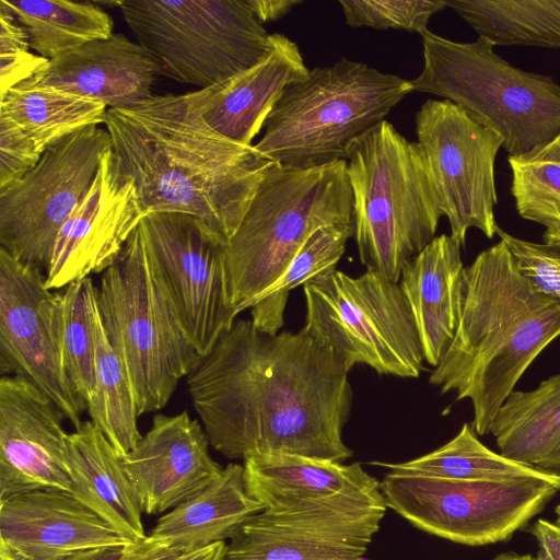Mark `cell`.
Segmentation results:
<instances>
[{"instance_id":"cell-1","label":"cell","mask_w":560,"mask_h":560,"mask_svg":"<svg viewBox=\"0 0 560 560\" xmlns=\"http://www.w3.org/2000/svg\"><path fill=\"white\" fill-rule=\"evenodd\" d=\"M345 362L305 328L267 335L237 319L187 375L210 445L230 459L342 463L352 390Z\"/></svg>"},{"instance_id":"cell-2","label":"cell","mask_w":560,"mask_h":560,"mask_svg":"<svg viewBox=\"0 0 560 560\" xmlns=\"http://www.w3.org/2000/svg\"><path fill=\"white\" fill-rule=\"evenodd\" d=\"M202 103L201 89L153 95L133 108H108L105 126L144 215H194L228 244L275 162L212 130Z\"/></svg>"},{"instance_id":"cell-3","label":"cell","mask_w":560,"mask_h":560,"mask_svg":"<svg viewBox=\"0 0 560 560\" xmlns=\"http://www.w3.org/2000/svg\"><path fill=\"white\" fill-rule=\"evenodd\" d=\"M560 337V303L521 275L504 241L464 268L458 326L430 374L441 393L469 399L471 428L489 434L499 409L538 357Z\"/></svg>"},{"instance_id":"cell-4","label":"cell","mask_w":560,"mask_h":560,"mask_svg":"<svg viewBox=\"0 0 560 560\" xmlns=\"http://www.w3.org/2000/svg\"><path fill=\"white\" fill-rule=\"evenodd\" d=\"M347 165L268 168L225 246L230 302L238 314L270 289L316 230L352 224Z\"/></svg>"},{"instance_id":"cell-5","label":"cell","mask_w":560,"mask_h":560,"mask_svg":"<svg viewBox=\"0 0 560 560\" xmlns=\"http://www.w3.org/2000/svg\"><path fill=\"white\" fill-rule=\"evenodd\" d=\"M413 91L411 81L341 58L288 85L256 151L277 164L314 167L348 160L355 143Z\"/></svg>"},{"instance_id":"cell-6","label":"cell","mask_w":560,"mask_h":560,"mask_svg":"<svg viewBox=\"0 0 560 560\" xmlns=\"http://www.w3.org/2000/svg\"><path fill=\"white\" fill-rule=\"evenodd\" d=\"M361 262L398 282L404 265L434 238L443 215L419 144L383 120L347 160Z\"/></svg>"},{"instance_id":"cell-7","label":"cell","mask_w":560,"mask_h":560,"mask_svg":"<svg viewBox=\"0 0 560 560\" xmlns=\"http://www.w3.org/2000/svg\"><path fill=\"white\" fill-rule=\"evenodd\" d=\"M106 337L129 377L138 415L163 408L201 355L184 332L141 225L96 287Z\"/></svg>"},{"instance_id":"cell-8","label":"cell","mask_w":560,"mask_h":560,"mask_svg":"<svg viewBox=\"0 0 560 560\" xmlns=\"http://www.w3.org/2000/svg\"><path fill=\"white\" fill-rule=\"evenodd\" d=\"M424 65L413 91L442 96L499 135L509 155L560 133V85L549 75L512 66L483 37L459 43L429 30Z\"/></svg>"},{"instance_id":"cell-9","label":"cell","mask_w":560,"mask_h":560,"mask_svg":"<svg viewBox=\"0 0 560 560\" xmlns=\"http://www.w3.org/2000/svg\"><path fill=\"white\" fill-rule=\"evenodd\" d=\"M117 4L159 73L200 89L245 71L271 47V34L246 0H122Z\"/></svg>"},{"instance_id":"cell-10","label":"cell","mask_w":560,"mask_h":560,"mask_svg":"<svg viewBox=\"0 0 560 560\" xmlns=\"http://www.w3.org/2000/svg\"><path fill=\"white\" fill-rule=\"evenodd\" d=\"M304 328L351 370L419 377L425 362L415 318L398 282L374 270L326 272L303 285Z\"/></svg>"},{"instance_id":"cell-11","label":"cell","mask_w":560,"mask_h":560,"mask_svg":"<svg viewBox=\"0 0 560 560\" xmlns=\"http://www.w3.org/2000/svg\"><path fill=\"white\" fill-rule=\"evenodd\" d=\"M380 489L386 506L415 527L470 547L510 540L560 492L539 479L459 480L394 471Z\"/></svg>"},{"instance_id":"cell-12","label":"cell","mask_w":560,"mask_h":560,"mask_svg":"<svg viewBox=\"0 0 560 560\" xmlns=\"http://www.w3.org/2000/svg\"><path fill=\"white\" fill-rule=\"evenodd\" d=\"M107 129L90 126L47 147L38 164L0 191V245L15 259L46 271L57 234L90 189Z\"/></svg>"},{"instance_id":"cell-13","label":"cell","mask_w":560,"mask_h":560,"mask_svg":"<svg viewBox=\"0 0 560 560\" xmlns=\"http://www.w3.org/2000/svg\"><path fill=\"white\" fill-rule=\"evenodd\" d=\"M386 509L381 489L264 509L230 539L225 560H362Z\"/></svg>"},{"instance_id":"cell-14","label":"cell","mask_w":560,"mask_h":560,"mask_svg":"<svg viewBox=\"0 0 560 560\" xmlns=\"http://www.w3.org/2000/svg\"><path fill=\"white\" fill-rule=\"evenodd\" d=\"M416 133L451 236L460 246L467 231L497 234L494 162L502 138L447 100H427L416 114Z\"/></svg>"},{"instance_id":"cell-15","label":"cell","mask_w":560,"mask_h":560,"mask_svg":"<svg viewBox=\"0 0 560 560\" xmlns=\"http://www.w3.org/2000/svg\"><path fill=\"white\" fill-rule=\"evenodd\" d=\"M140 225L180 326L202 357L238 315L230 302L226 243L187 213L152 212Z\"/></svg>"},{"instance_id":"cell-16","label":"cell","mask_w":560,"mask_h":560,"mask_svg":"<svg viewBox=\"0 0 560 560\" xmlns=\"http://www.w3.org/2000/svg\"><path fill=\"white\" fill-rule=\"evenodd\" d=\"M55 298L40 268L0 247V372L34 383L77 429L86 404L61 364L54 327Z\"/></svg>"},{"instance_id":"cell-17","label":"cell","mask_w":560,"mask_h":560,"mask_svg":"<svg viewBox=\"0 0 560 560\" xmlns=\"http://www.w3.org/2000/svg\"><path fill=\"white\" fill-rule=\"evenodd\" d=\"M144 213L136 187L113 147L102 155L86 195L59 230L45 271L49 290L104 272Z\"/></svg>"},{"instance_id":"cell-18","label":"cell","mask_w":560,"mask_h":560,"mask_svg":"<svg viewBox=\"0 0 560 560\" xmlns=\"http://www.w3.org/2000/svg\"><path fill=\"white\" fill-rule=\"evenodd\" d=\"M66 418L20 375L0 380V502L35 490L72 492Z\"/></svg>"},{"instance_id":"cell-19","label":"cell","mask_w":560,"mask_h":560,"mask_svg":"<svg viewBox=\"0 0 560 560\" xmlns=\"http://www.w3.org/2000/svg\"><path fill=\"white\" fill-rule=\"evenodd\" d=\"M209 440L187 411L156 415L136 447L120 456L142 511L161 514L195 497L223 470Z\"/></svg>"},{"instance_id":"cell-20","label":"cell","mask_w":560,"mask_h":560,"mask_svg":"<svg viewBox=\"0 0 560 560\" xmlns=\"http://www.w3.org/2000/svg\"><path fill=\"white\" fill-rule=\"evenodd\" d=\"M131 542L67 491L35 490L0 502V546L21 560Z\"/></svg>"},{"instance_id":"cell-21","label":"cell","mask_w":560,"mask_h":560,"mask_svg":"<svg viewBox=\"0 0 560 560\" xmlns=\"http://www.w3.org/2000/svg\"><path fill=\"white\" fill-rule=\"evenodd\" d=\"M159 67L148 51L122 34L88 43L50 59L25 82L45 85L129 109L151 98Z\"/></svg>"},{"instance_id":"cell-22","label":"cell","mask_w":560,"mask_h":560,"mask_svg":"<svg viewBox=\"0 0 560 560\" xmlns=\"http://www.w3.org/2000/svg\"><path fill=\"white\" fill-rule=\"evenodd\" d=\"M308 71L299 46L285 35L271 34V47L257 63L221 83L201 89V117L222 137L253 145V139L265 126L284 89Z\"/></svg>"},{"instance_id":"cell-23","label":"cell","mask_w":560,"mask_h":560,"mask_svg":"<svg viewBox=\"0 0 560 560\" xmlns=\"http://www.w3.org/2000/svg\"><path fill=\"white\" fill-rule=\"evenodd\" d=\"M464 268L460 245L442 234L401 269L398 283L415 318L424 360L434 368L458 326Z\"/></svg>"},{"instance_id":"cell-24","label":"cell","mask_w":560,"mask_h":560,"mask_svg":"<svg viewBox=\"0 0 560 560\" xmlns=\"http://www.w3.org/2000/svg\"><path fill=\"white\" fill-rule=\"evenodd\" d=\"M72 494L110 526L137 541L147 537L142 508L121 457L92 421L68 435Z\"/></svg>"},{"instance_id":"cell-25","label":"cell","mask_w":560,"mask_h":560,"mask_svg":"<svg viewBox=\"0 0 560 560\" xmlns=\"http://www.w3.org/2000/svg\"><path fill=\"white\" fill-rule=\"evenodd\" d=\"M265 506L247 491L244 466L229 464L203 490L161 516L149 537L180 550L231 539Z\"/></svg>"},{"instance_id":"cell-26","label":"cell","mask_w":560,"mask_h":560,"mask_svg":"<svg viewBox=\"0 0 560 560\" xmlns=\"http://www.w3.org/2000/svg\"><path fill=\"white\" fill-rule=\"evenodd\" d=\"M248 493L265 509L293 505L342 492L380 489V481L360 463L308 458L296 455H262L244 459Z\"/></svg>"},{"instance_id":"cell-27","label":"cell","mask_w":560,"mask_h":560,"mask_svg":"<svg viewBox=\"0 0 560 560\" xmlns=\"http://www.w3.org/2000/svg\"><path fill=\"white\" fill-rule=\"evenodd\" d=\"M500 453L548 471H560V373L532 390H513L489 429Z\"/></svg>"},{"instance_id":"cell-28","label":"cell","mask_w":560,"mask_h":560,"mask_svg":"<svg viewBox=\"0 0 560 560\" xmlns=\"http://www.w3.org/2000/svg\"><path fill=\"white\" fill-rule=\"evenodd\" d=\"M107 109L103 103L27 82L0 95V114L16 124L43 151L81 129L105 124Z\"/></svg>"},{"instance_id":"cell-29","label":"cell","mask_w":560,"mask_h":560,"mask_svg":"<svg viewBox=\"0 0 560 560\" xmlns=\"http://www.w3.org/2000/svg\"><path fill=\"white\" fill-rule=\"evenodd\" d=\"M389 471L459 480L539 479L560 487V472L544 470L505 457L486 446L470 424L441 447L408 462H374Z\"/></svg>"},{"instance_id":"cell-30","label":"cell","mask_w":560,"mask_h":560,"mask_svg":"<svg viewBox=\"0 0 560 560\" xmlns=\"http://www.w3.org/2000/svg\"><path fill=\"white\" fill-rule=\"evenodd\" d=\"M494 46L560 48V0H446Z\"/></svg>"},{"instance_id":"cell-31","label":"cell","mask_w":560,"mask_h":560,"mask_svg":"<svg viewBox=\"0 0 560 560\" xmlns=\"http://www.w3.org/2000/svg\"><path fill=\"white\" fill-rule=\"evenodd\" d=\"M25 27L31 48L52 59L113 35V20L92 2L68 0H0Z\"/></svg>"},{"instance_id":"cell-32","label":"cell","mask_w":560,"mask_h":560,"mask_svg":"<svg viewBox=\"0 0 560 560\" xmlns=\"http://www.w3.org/2000/svg\"><path fill=\"white\" fill-rule=\"evenodd\" d=\"M97 325L96 285L90 277L56 292L54 327L61 364L85 404L95 385Z\"/></svg>"},{"instance_id":"cell-33","label":"cell","mask_w":560,"mask_h":560,"mask_svg":"<svg viewBox=\"0 0 560 560\" xmlns=\"http://www.w3.org/2000/svg\"><path fill=\"white\" fill-rule=\"evenodd\" d=\"M91 421L102 431L119 456L132 451L141 440L138 409L127 372L104 331L97 325L95 385L86 402Z\"/></svg>"},{"instance_id":"cell-34","label":"cell","mask_w":560,"mask_h":560,"mask_svg":"<svg viewBox=\"0 0 560 560\" xmlns=\"http://www.w3.org/2000/svg\"><path fill=\"white\" fill-rule=\"evenodd\" d=\"M353 236L352 224L316 230L299 249L281 277L250 307L252 322L261 332L277 335L284 324L289 292L336 269Z\"/></svg>"},{"instance_id":"cell-35","label":"cell","mask_w":560,"mask_h":560,"mask_svg":"<svg viewBox=\"0 0 560 560\" xmlns=\"http://www.w3.org/2000/svg\"><path fill=\"white\" fill-rule=\"evenodd\" d=\"M511 194L518 214L560 230V133L530 150L509 155Z\"/></svg>"},{"instance_id":"cell-36","label":"cell","mask_w":560,"mask_h":560,"mask_svg":"<svg viewBox=\"0 0 560 560\" xmlns=\"http://www.w3.org/2000/svg\"><path fill=\"white\" fill-rule=\"evenodd\" d=\"M351 27L404 30L422 34L430 18L447 8L446 0H340Z\"/></svg>"},{"instance_id":"cell-37","label":"cell","mask_w":560,"mask_h":560,"mask_svg":"<svg viewBox=\"0 0 560 560\" xmlns=\"http://www.w3.org/2000/svg\"><path fill=\"white\" fill-rule=\"evenodd\" d=\"M30 48L25 27L0 3V95L47 66L49 59L31 52Z\"/></svg>"},{"instance_id":"cell-38","label":"cell","mask_w":560,"mask_h":560,"mask_svg":"<svg viewBox=\"0 0 560 560\" xmlns=\"http://www.w3.org/2000/svg\"><path fill=\"white\" fill-rule=\"evenodd\" d=\"M497 234L511 250L521 275L537 291L560 303V247L525 241L500 228Z\"/></svg>"},{"instance_id":"cell-39","label":"cell","mask_w":560,"mask_h":560,"mask_svg":"<svg viewBox=\"0 0 560 560\" xmlns=\"http://www.w3.org/2000/svg\"><path fill=\"white\" fill-rule=\"evenodd\" d=\"M43 153L27 133L0 114V191L32 171Z\"/></svg>"},{"instance_id":"cell-40","label":"cell","mask_w":560,"mask_h":560,"mask_svg":"<svg viewBox=\"0 0 560 560\" xmlns=\"http://www.w3.org/2000/svg\"><path fill=\"white\" fill-rule=\"evenodd\" d=\"M225 541L195 550H180L147 536L127 546L122 560H225Z\"/></svg>"},{"instance_id":"cell-41","label":"cell","mask_w":560,"mask_h":560,"mask_svg":"<svg viewBox=\"0 0 560 560\" xmlns=\"http://www.w3.org/2000/svg\"><path fill=\"white\" fill-rule=\"evenodd\" d=\"M529 532L537 541V560H560V524L537 518Z\"/></svg>"},{"instance_id":"cell-42","label":"cell","mask_w":560,"mask_h":560,"mask_svg":"<svg viewBox=\"0 0 560 560\" xmlns=\"http://www.w3.org/2000/svg\"><path fill=\"white\" fill-rule=\"evenodd\" d=\"M301 2V0H246L253 14L261 24L284 16Z\"/></svg>"},{"instance_id":"cell-43","label":"cell","mask_w":560,"mask_h":560,"mask_svg":"<svg viewBox=\"0 0 560 560\" xmlns=\"http://www.w3.org/2000/svg\"><path fill=\"white\" fill-rule=\"evenodd\" d=\"M127 546H108L85 549L68 555L58 560H122L126 555Z\"/></svg>"},{"instance_id":"cell-44","label":"cell","mask_w":560,"mask_h":560,"mask_svg":"<svg viewBox=\"0 0 560 560\" xmlns=\"http://www.w3.org/2000/svg\"><path fill=\"white\" fill-rule=\"evenodd\" d=\"M492 560H537L530 553H516L512 551L502 552L497 555Z\"/></svg>"},{"instance_id":"cell-45","label":"cell","mask_w":560,"mask_h":560,"mask_svg":"<svg viewBox=\"0 0 560 560\" xmlns=\"http://www.w3.org/2000/svg\"><path fill=\"white\" fill-rule=\"evenodd\" d=\"M542 240L546 244L560 247V230H546Z\"/></svg>"},{"instance_id":"cell-46","label":"cell","mask_w":560,"mask_h":560,"mask_svg":"<svg viewBox=\"0 0 560 560\" xmlns=\"http://www.w3.org/2000/svg\"><path fill=\"white\" fill-rule=\"evenodd\" d=\"M0 560H21L8 551L4 547L0 546Z\"/></svg>"},{"instance_id":"cell-47","label":"cell","mask_w":560,"mask_h":560,"mask_svg":"<svg viewBox=\"0 0 560 560\" xmlns=\"http://www.w3.org/2000/svg\"><path fill=\"white\" fill-rule=\"evenodd\" d=\"M556 523L560 524V503L555 506Z\"/></svg>"}]
</instances>
